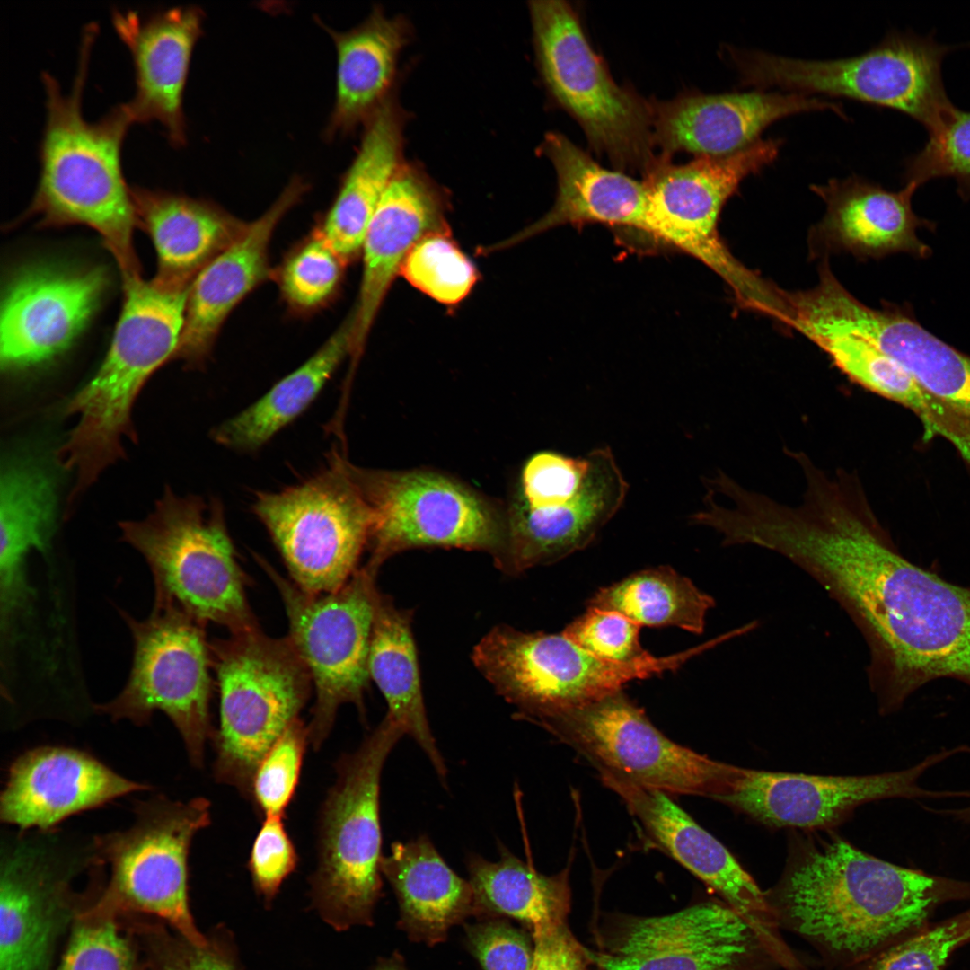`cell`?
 <instances>
[{
	"mask_svg": "<svg viewBox=\"0 0 970 970\" xmlns=\"http://www.w3.org/2000/svg\"><path fill=\"white\" fill-rule=\"evenodd\" d=\"M284 603L288 638L306 666L315 691L307 726L310 744L318 749L330 735L340 707L355 704L365 714L369 652L379 589L377 571L358 569L340 589L311 595L257 557Z\"/></svg>",
	"mask_w": 970,
	"mask_h": 970,
	"instance_id": "7c38bea8",
	"label": "cell"
},
{
	"mask_svg": "<svg viewBox=\"0 0 970 970\" xmlns=\"http://www.w3.org/2000/svg\"><path fill=\"white\" fill-rule=\"evenodd\" d=\"M210 807L205 798L182 802L157 796L137 806L129 828L96 837L95 853L110 869L97 899L122 914L158 918L189 941L206 945L190 909L188 858L194 836L210 824Z\"/></svg>",
	"mask_w": 970,
	"mask_h": 970,
	"instance_id": "5bb4252c",
	"label": "cell"
},
{
	"mask_svg": "<svg viewBox=\"0 0 970 970\" xmlns=\"http://www.w3.org/2000/svg\"><path fill=\"white\" fill-rule=\"evenodd\" d=\"M132 930L152 970H235L230 954L215 939L197 945L162 925L143 922H134Z\"/></svg>",
	"mask_w": 970,
	"mask_h": 970,
	"instance_id": "681fc988",
	"label": "cell"
},
{
	"mask_svg": "<svg viewBox=\"0 0 970 970\" xmlns=\"http://www.w3.org/2000/svg\"><path fill=\"white\" fill-rule=\"evenodd\" d=\"M540 149L557 174L553 207L494 249L564 225L602 224L646 234L648 197L643 181L602 167L560 133H548Z\"/></svg>",
	"mask_w": 970,
	"mask_h": 970,
	"instance_id": "f1b7e54d",
	"label": "cell"
},
{
	"mask_svg": "<svg viewBox=\"0 0 970 970\" xmlns=\"http://www.w3.org/2000/svg\"><path fill=\"white\" fill-rule=\"evenodd\" d=\"M640 627L625 615L588 607L562 633L593 656L617 664L642 660L651 654L639 642Z\"/></svg>",
	"mask_w": 970,
	"mask_h": 970,
	"instance_id": "bcb514c9",
	"label": "cell"
},
{
	"mask_svg": "<svg viewBox=\"0 0 970 970\" xmlns=\"http://www.w3.org/2000/svg\"><path fill=\"white\" fill-rule=\"evenodd\" d=\"M95 24L84 31L77 73L71 92L42 73L47 119L40 145V178L27 216L42 226L84 225L99 233L112 253L122 280L141 277L133 246L138 226L121 163L124 138L133 124L124 103L95 122L82 112V96Z\"/></svg>",
	"mask_w": 970,
	"mask_h": 970,
	"instance_id": "7a4b0ae2",
	"label": "cell"
},
{
	"mask_svg": "<svg viewBox=\"0 0 970 970\" xmlns=\"http://www.w3.org/2000/svg\"><path fill=\"white\" fill-rule=\"evenodd\" d=\"M210 648L219 691L214 776L250 798L258 763L300 719L312 680L288 637L270 638L257 629Z\"/></svg>",
	"mask_w": 970,
	"mask_h": 970,
	"instance_id": "ba28073f",
	"label": "cell"
},
{
	"mask_svg": "<svg viewBox=\"0 0 970 970\" xmlns=\"http://www.w3.org/2000/svg\"><path fill=\"white\" fill-rule=\"evenodd\" d=\"M375 970H407V968L401 957L393 956L379 963Z\"/></svg>",
	"mask_w": 970,
	"mask_h": 970,
	"instance_id": "db71d44e",
	"label": "cell"
},
{
	"mask_svg": "<svg viewBox=\"0 0 970 970\" xmlns=\"http://www.w3.org/2000/svg\"><path fill=\"white\" fill-rule=\"evenodd\" d=\"M412 612L379 591L369 652V674L387 703L385 717L422 749L440 781L447 767L430 729L422 694Z\"/></svg>",
	"mask_w": 970,
	"mask_h": 970,
	"instance_id": "d590c367",
	"label": "cell"
},
{
	"mask_svg": "<svg viewBox=\"0 0 970 970\" xmlns=\"http://www.w3.org/2000/svg\"><path fill=\"white\" fill-rule=\"evenodd\" d=\"M764 892L779 928L844 970L917 930L940 903L970 895V883L893 864L837 837L808 838L796 842Z\"/></svg>",
	"mask_w": 970,
	"mask_h": 970,
	"instance_id": "6da1fadb",
	"label": "cell"
},
{
	"mask_svg": "<svg viewBox=\"0 0 970 970\" xmlns=\"http://www.w3.org/2000/svg\"><path fill=\"white\" fill-rule=\"evenodd\" d=\"M108 282L100 267H33L18 273L2 304V368H30L66 350L97 310Z\"/></svg>",
	"mask_w": 970,
	"mask_h": 970,
	"instance_id": "ffe728a7",
	"label": "cell"
},
{
	"mask_svg": "<svg viewBox=\"0 0 970 970\" xmlns=\"http://www.w3.org/2000/svg\"><path fill=\"white\" fill-rule=\"evenodd\" d=\"M305 189L303 181L293 180L263 215L197 274L189 288L175 359L195 367L207 358L229 313L267 277L273 233Z\"/></svg>",
	"mask_w": 970,
	"mask_h": 970,
	"instance_id": "4316f807",
	"label": "cell"
},
{
	"mask_svg": "<svg viewBox=\"0 0 970 970\" xmlns=\"http://www.w3.org/2000/svg\"><path fill=\"white\" fill-rule=\"evenodd\" d=\"M791 329L803 334L851 382L909 410L922 427V439L949 443L952 423L943 408L897 361L863 338L834 326L797 320Z\"/></svg>",
	"mask_w": 970,
	"mask_h": 970,
	"instance_id": "74e56055",
	"label": "cell"
},
{
	"mask_svg": "<svg viewBox=\"0 0 970 970\" xmlns=\"http://www.w3.org/2000/svg\"><path fill=\"white\" fill-rule=\"evenodd\" d=\"M714 598L670 567L633 573L599 589L588 607L618 612L639 626L679 627L701 634Z\"/></svg>",
	"mask_w": 970,
	"mask_h": 970,
	"instance_id": "ab89813d",
	"label": "cell"
},
{
	"mask_svg": "<svg viewBox=\"0 0 970 970\" xmlns=\"http://www.w3.org/2000/svg\"><path fill=\"white\" fill-rule=\"evenodd\" d=\"M119 527L151 569L154 604L173 605L232 634L260 629L219 500L178 496L167 487L148 516Z\"/></svg>",
	"mask_w": 970,
	"mask_h": 970,
	"instance_id": "277c9868",
	"label": "cell"
},
{
	"mask_svg": "<svg viewBox=\"0 0 970 970\" xmlns=\"http://www.w3.org/2000/svg\"><path fill=\"white\" fill-rule=\"evenodd\" d=\"M590 460L544 451L525 464L518 495L531 508H546L572 500L583 489Z\"/></svg>",
	"mask_w": 970,
	"mask_h": 970,
	"instance_id": "7dc6e473",
	"label": "cell"
},
{
	"mask_svg": "<svg viewBox=\"0 0 970 970\" xmlns=\"http://www.w3.org/2000/svg\"><path fill=\"white\" fill-rule=\"evenodd\" d=\"M588 953L599 970H777L779 936L726 903L663 916H617Z\"/></svg>",
	"mask_w": 970,
	"mask_h": 970,
	"instance_id": "2e32d148",
	"label": "cell"
},
{
	"mask_svg": "<svg viewBox=\"0 0 970 970\" xmlns=\"http://www.w3.org/2000/svg\"><path fill=\"white\" fill-rule=\"evenodd\" d=\"M957 753L944 749L904 770L856 776L769 772L723 763L713 799L770 827L825 829L876 800L961 798V790L920 784L927 771Z\"/></svg>",
	"mask_w": 970,
	"mask_h": 970,
	"instance_id": "ac0fdd59",
	"label": "cell"
},
{
	"mask_svg": "<svg viewBox=\"0 0 970 970\" xmlns=\"http://www.w3.org/2000/svg\"><path fill=\"white\" fill-rule=\"evenodd\" d=\"M405 115L389 96L365 123L361 144L326 215L321 236L344 261L361 251L369 222L403 163Z\"/></svg>",
	"mask_w": 970,
	"mask_h": 970,
	"instance_id": "d6a6232c",
	"label": "cell"
},
{
	"mask_svg": "<svg viewBox=\"0 0 970 970\" xmlns=\"http://www.w3.org/2000/svg\"><path fill=\"white\" fill-rule=\"evenodd\" d=\"M203 16L194 6L145 17L131 10L112 12L115 31L130 51L135 69V95L124 106L133 123L160 122L173 146L186 143L183 93Z\"/></svg>",
	"mask_w": 970,
	"mask_h": 970,
	"instance_id": "603a6c76",
	"label": "cell"
},
{
	"mask_svg": "<svg viewBox=\"0 0 970 970\" xmlns=\"http://www.w3.org/2000/svg\"><path fill=\"white\" fill-rule=\"evenodd\" d=\"M337 50V92L327 131L345 134L365 123L390 96L400 54L410 39L402 17L380 8L345 32L330 30Z\"/></svg>",
	"mask_w": 970,
	"mask_h": 970,
	"instance_id": "e575fe53",
	"label": "cell"
},
{
	"mask_svg": "<svg viewBox=\"0 0 970 970\" xmlns=\"http://www.w3.org/2000/svg\"><path fill=\"white\" fill-rule=\"evenodd\" d=\"M537 726L574 749L600 775L666 794L711 798L721 763L659 731L622 690L554 712Z\"/></svg>",
	"mask_w": 970,
	"mask_h": 970,
	"instance_id": "e0dca14e",
	"label": "cell"
},
{
	"mask_svg": "<svg viewBox=\"0 0 970 970\" xmlns=\"http://www.w3.org/2000/svg\"><path fill=\"white\" fill-rule=\"evenodd\" d=\"M590 465L579 494L568 503L529 507L517 494L505 510L506 533L495 566L517 576L587 547L622 506L629 490L612 449L588 454Z\"/></svg>",
	"mask_w": 970,
	"mask_h": 970,
	"instance_id": "44dd1931",
	"label": "cell"
},
{
	"mask_svg": "<svg viewBox=\"0 0 970 970\" xmlns=\"http://www.w3.org/2000/svg\"><path fill=\"white\" fill-rule=\"evenodd\" d=\"M298 863L282 816H266L253 840L248 868L256 891L271 902Z\"/></svg>",
	"mask_w": 970,
	"mask_h": 970,
	"instance_id": "816d5d0a",
	"label": "cell"
},
{
	"mask_svg": "<svg viewBox=\"0 0 970 970\" xmlns=\"http://www.w3.org/2000/svg\"><path fill=\"white\" fill-rule=\"evenodd\" d=\"M444 208L443 196L433 182L416 165L403 162L369 222L361 247L363 273L350 315L354 365L409 251L426 234L446 228Z\"/></svg>",
	"mask_w": 970,
	"mask_h": 970,
	"instance_id": "d4e9b609",
	"label": "cell"
},
{
	"mask_svg": "<svg viewBox=\"0 0 970 970\" xmlns=\"http://www.w3.org/2000/svg\"><path fill=\"white\" fill-rule=\"evenodd\" d=\"M716 646L711 639L674 655L651 654L634 663L617 664L586 652L562 632H526L500 624L474 646L472 660L515 708L518 719L537 725L554 712L622 690L632 680L675 671Z\"/></svg>",
	"mask_w": 970,
	"mask_h": 970,
	"instance_id": "9c48e42d",
	"label": "cell"
},
{
	"mask_svg": "<svg viewBox=\"0 0 970 970\" xmlns=\"http://www.w3.org/2000/svg\"><path fill=\"white\" fill-rule=\"evenodd\" d=\"M91 859L72 862L50 840L20 837L2 849L0 970H51L82 908L73 881Z\"/></svg>",
	"mask_w": 970,
	"mask_h": 970,
	"instance_id": "d6986e66",
	"label": "cell"
},
{
	"mask_svg": "<svg viewBox=\"0 0 970 970\" xmlns=\"http://www.w3.org/2000/svg\"><path fill=\"white\" fill-rule=\"evenodd\" d=\"M918 188L910 182L899 191H890L857 176L812 185L825 204V214L810 231L811 252L845 251L862 259L904 252L927 258L931 251L918 238L916 229L932 223L912 208Z\"/></svg>",
	"mask_w": 970,
	"mask_h": 970,
	"instance_id": "83f0119b",
	"label": "cell"
},
{
	"mask_svg": "<svg viewBox=\"0 0 970 970\" xmlns=\"http://www.w3.org/2000/svg\"><path fill=\"white\" fill-rule=\"evenodd\" d=\"M651 105L655 146L666 159L677 152L697 157L733 154L759 141L776 120L804 111L843 115L838 103L800 93L690 94Z\"/></svg>",
	"mask_w": 970,
	"mask_h": 970,
	"instance_id": "7402d4cb",
	"label": "cell"
},
{
	"mask_svg": "<svg viewBox=\"0 0 970 970\" xmlns=\"http://www.w3.org/2000/svg\"><path fill=\"white\" fill-rule=\"evenodd\" d=\"M352 475L371 512L366 566L378 571L392 556L414 548L485 551L494 562L505 542L506 516L466 484L429 470L364 469Z\"/></svg>",
	"mask_w": 970,
	"mask_h": 970,
	"instance_id": "4fadbf2b",
	"label": "cell"
},
{
	"mask_svg": "<svg viewBox=\"0 0 970 970\" xmlns=\"http://www.w3.org/2000/svg\"><path fill=\"white\" fill-rule=\"evenodd\" d=\"M123 915L96 899L80 909L57 970H140Z\"/></svg>",
	"mask_w": 970,
	"mask_h": 970,
	"instance_id": "60d3db41",
	"label": "cell"
},
{
	"mask_svg": "<svg viewBox=\"0 0 970 970\" xmlns=\"http://www.w3.org/2000/svg\"><path fill=\"white\" fill-rule=\"evenodd\" d=\"M343 260L320 235L300 247L286 262L281 288L287 299L301 308L326 300L336 288Z\"/></svg>",
	"mask_w": 970,
	"mask_h": 970,
	"instance_id": "c3c4849f",
	"label": "cell"
},
{
	"mask_svg": "<svg viewBox=\"0 0 970 970\" xmlns=\"http://www.w3.org/2000/svg\"><path fill=\"white\" fill-rule=\"evenodd\" d=\"M532 937V970H586L588 953L575 939L566 922L536 928Z\"/></svg>",
	"mask_w": 970,
	"mask_h": 970,
	"instance_id": "f5cc1de1",
	"label": "cell"
},
{
	"mask_svg": "<svg viewBox=\"0 0 970 970\" xmlns=\"http://www.w3.org/2000/svg\"><path fill=\"white\" fill-rule=\"evenodd\" d=\"M123 291L103 362L64 409L78 418L57 451V460L75 477L70 501L123 457L122 437L136 438L131 410L139 392L160 366L175 360L189 289L164 292L139 277L123 282Z\"/></svg>",
	"mask_w": 970,
	"mask_h": 970,
	"instance_id": "3957f363",
	"label": "cell"
},
{
	"mask_svg": "<svg viewBox=\"0 0 970 970\" xmlns=\"http://www.w3.org/2000/svg\"><path fill=\"white\" fill-rule=\"evenodd\" d=\"M56 478L43 460L15 456L1 474L0 604L17 608L27 604L33 589L28 582L27 559L32 551L47 553L56 529Z\"/></svg>",
	"mask_w": 970,
	"mask_h": 970,
	"instance_id": "1f68e13d",
	"label": "cell"
},
{
	"mask_svg": "<svg viewBox=\"0 0 970 970\" xmlns=\"http://www.w3.org/2000/svg\"><path fill=\"white\" fill-rule=\"evenodd\" d=\"M872 341L943 408L954 428L952 447L970 473V355L923 328L910 309L893 304L880 313Z\"/></svg>",
	"mask_w": 970,
	"mask_h": 970,
	"instance_id": "836d02e7",
	"label": "cell"
},
{
	"mask_svg": "<svg viewBox=\"0 0 970 970\" xmlns=\"http://www.w3.org/2000/svg\"><path fill=\"white\" fill-rule=\"evenodd\" d=\"M251 508L303 591L334 592L358 569L368 546L371 512L350 463L338 450L307 480L279 491L257 492Z\"/></svg>",
	"mask_w": 970,
	"mask_h": 970,
	"instance_id": "8fae6325",
	"label": "cell"
},
{
	"mask_svg": "<svg viewBox=\"0 0 970 970\" xmlns=\"http://www.w3.org/2000/svg\"><path fill=\"white\" fill-rule=\"evenodd\" d=\"M400 274L421 293L445 305L463 301L479 278L473 262L447 228L423 236L409 251Z\"/></svg>",
	"mask_w": 970,
	"mask_h": 970,
	"instance_id": "b9f144b4",
	"label": "cell"
},
{
	"mask_svg": "<svg viewBox=\"0 0 970 970\" xmlns=\"http://www.w3.org/2000/svg\"><path fill=\"white\" fill-rule=\"evenodd\" d=\"M84 752L43 746L19 756L0 801L1 820L21 830H49L68 816L149 789Z\"/></svg>",
	"mask_w": 970,
	"mask_h": 970,
	"instance_id": "cb8c5ba5",
	"label": "cell"
},
{
	"mask_svg": "<svg viewBox=\"0 0 970 970\" xmlns=\"http://www.w3.org/2000/svg\"><path fill=\"white\" fill-rule=\"evenodd\" d=\"M465 925L469 950L483 970H532L534 940L502 918Z\"/></svg>",
	"mask_w": 970,
	"mask_h": 970,
	"instance_id": "f907efd6",
	"label": "cell"
},
{
	"mask_svg": "<svg viewBox=\"0 0 970 970\" xmlns=\"http://www.w3.org/2000/svg\"><path fill=\"white\" fill-rule=\"evenodd\" d=\"M781 142L759 140L727 156H698L684 164L659 157L643 175L648 207L646 234L686 253L719 275L740 309L772 315L780 288L742 264L719 232L727 201L741 182L773 163Z\"/></svg>",
	"mask_w": 970,
	"mask_h": 970,
	"instance_id": "8992f818",
	"label": "cell"
},
{
	"mask_svg": "<svg viewBox=\"0 0 970 970\" xmlns=\"http://www.w3.org/2000/svg\"><path fill=\"white\" fill-rule=\"evenodd\" d=\"M945 177L953 178L960 195L970 198V111L958 108L941 129L904 162L905 183L920 187Z\"/></svg>",
	"mask_w": 970,
	"mask_h": 970,
	"instance_id": "f6af8a7d",
	"label": "cell"
},
{
	"mask_svg": "<svg viewBox=\"0 0 970 970\" xmlns=\"http://www.w3.org/2000/svg\"><path fill=\"white\" fill-rule=\"evenodd\" d=\"M350 315L322 347L263 396L211 431L218 445L242 453L259 450L299 417L316 399L346 357L351 354Z\"/></svg>",
	"mask_w": 970,
	"mask_h": 970,
	"instance_id": "8d00e7d4",
	"label": "cell"
},
{
	"mask_svg": "<svg viewBox=\"0 0 970 970\" xmlns=\"http://www.w3.org/2000/svg\"><path fill=\"white\" fill-rule=\"evenodd\" d=\"M130 629L134 655L123 690L96 709L113 720L142 726L163 712L180 733L193 766L204 764L215 730L210 717L211 648L202 623L169 604H154L149 617L121 613Z\"/></svg>",
	"mask_w": 970,
	"mask_h": 970,
	"instance_id": "9a60e30c",
	"label": "cell"
},
{
	"mask_svg": "<svg viewBox=\"0 0 970 970\" xmlns=\"http://www.w3.org/2000/svg\"><path fill=\"white\" fill-rule=\"evenodd\" d=\"M944 814L952 816L957 821L970 824V806L954 809H945Z\"/></svg>",
	"mask_w": 970,
	"mask_h": 970,
	"instance_id": "11a10c76",
	"label": "cell"
},
{
	"mask_svg": "<svg viewBox=\"0 0 970 970\" xmlns=\"http://www.w3.org/2000/svg\"><path fill=\"white\" fill-rule=\"evenodd\" d=\"M308 744V728L299 719L263 755L252 776L250 792L260 815L283 816L295 796Z\"/></svg>",
	"mask_w": 970,
	"mask_h": 970,
	"instance_id": "7bdbcfd3",
	"label": "cell"
},
{
	"mask_svg": "<svg viewBox=\"0 0 970 970\" xmlns=\"http://www.w3.org/2000/svg\"><path fill=\"white\" fill-rule=\"evenodd\" d=\"M951 49L932 36L892 32L848 58L803 60L736 49L730 56L745 85L846 97L895 110L921 123L930 137L957 109L942 78V61Z\"/></svg>",
	"mask_w": 970,
	"mask_h": 970,
	"instance_id": "52a82bcc",
	"label": "cell"
},
{
	"mask_svg": "<svg viewBox=\"0 0 970 970\" xmlns=\"http://www.w3.org/2000/svg\"><path fill=\"white\" fill-rule=\"evenodd\" d=\"M402 736L384 716L356 750L340 758L322 806L311 895L323 920L337 930L372 924L383 887L381 777Z\"/></svg>",
	"mask_w": 970,
	"mask_h": 970,
	"instance_id": "5b68a950",
	"label": "cell"
},
{
	"mask_svg": "<svg viewBox=\"0 0 970 970\" xmlns=\"http://www.w3.org/2000/svg\"><path fill=\"white\" fill-rule=\"evenodd\" d=\"M603 783L621 797L649 839L748 920L778 935L763 891L729 851L667 794L610 775Z\"/></svg>",
	"mask_w": 970,
	"mask_h": 970,
	"instance_id": "484cf974",
	"label": "cell"
},
{
	"mask_svg": "<svg viewBox=\"0 0 970 970\" xmlns=\"http://www.w3.org/2000/svg\"><path fill=\"white\" fill-rule=\"evenodd\" d=\"M381 872L400 907V928L411 940L433 946L451 927L475 915L470 881L459 877L426 835L395 842L383 855Z\"/></svg>",
	"mask_w": 970,
	"mask_h": 970,
	"instance_id": "4dcf8cb0",
	"label": "cell"
},
{
	"mask_svg": "<svg viewBox=\"0 0 970 970\" xmlns=\"http://www.w3.org/2000/svg\"><path fill=\"white\" fill-rule=\"evenodd\" d=\"M970 940V911L912 933L844 970H943L953 951Z\"/></svg>",
	"mask_w": 970,
	"mask_h": 970,
	"instance_id": "ee69618b",
	"label": "cell"
},
{
	"mask_svg": "<svg viewBox=\"0 0 970 970\" xmlns=\"http://www.w3.org/2000/svg\"><path fill=\"white\" fill-rule=\"evenodd\" d=\"M498 851L497 861L476 853L467 856L475 916L481 920L513 918L531 930L566 922L570 901L568 869L555 875H543L502 843Z\"/></svg>",
	"mask_w": 970,
	"mask_h": 970,
	"instance_id": "f35d334b",
	"label": "cell"
},
{
	"mask_svg": "<svg viewBox=\"0 0 970 970\" xmlns=\"http://www.w3.org/2000/svg\"><path fill=\"white\" fill-rule=\"evenodd\" d=\"M130 189L138 227L149 234L157 253L150 283L164 292L189 289L197 274L247 225L207 201L162 190Z\"/></svg>",
	"mask_w": 970,
	"mask_h": 970,
	"instance_id": "f546056e",
	"label": "cell"
},
{
	"mask_svg": "<svg viewBox=\"0 0 970 970\" xmlns=\"http://www.w3.org/2000/svg\"><path fill=\"white\" fill-rule=\"evenodd\" d=\"M529 11L539 70L552 99L617 170L644 174L657 160L651 103L613 81L569 3L531 1Z\"/></svg>",
	"mask_w": 970,
	"mask_h": 970,
	"instance_id": "30bf717a",
	"label": "cell"
}]
</instances>
